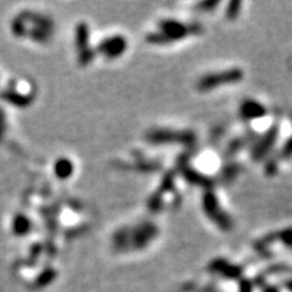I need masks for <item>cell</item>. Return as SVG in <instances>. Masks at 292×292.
Here are the masks:
<instances>
[{"instance_id":"6da1fadb","label":"cell","mask_w":292,"mask_h":292,"mask_svg":"<svg viewBox=\"0 0 292 292\" xmlns=\"http://www.w3.org/2000/svg\"><path fill=\"white\" fill-rule=\"evenodd\" d=\"M196 26H184L179 22L166 21L161 25V33L150 36V42L152 43H167L169 41H177L183 37L190 35V33H196Z\"/></svg>"},{"instance_id":"7a4b0ae2","label":"cell","mask_w":292,"mask_h":292,"mask_svg":"<svg viewBox=\"0 0 292 292\" xmlns=\"http://www.w3.org/2000/svg\"><path fill=\"white\" fill-rule=\"evenodd\" d=\"M242 77V72L239 70H230L225 71V72H219V73H213L211 76H207L203 77L198 82V88L201 90H209L213 89L214 87L220 86V84H226V83H232V82L240 81Z\"/></svg>"},{"instance_id":"3957f363","label":"cell","mask_w":292,"mask_h":292,"mask_svg":"<svg viewBox=\"0 0 292 292\" xmlns=\"http://www.w3.org/2000/svg\"><path fill=\"white\" fill-rule=\"evenodd\" d=\"M124 48H126V42H124V39L121 38V37H116V38H112L111 41L105 43L104 50L107 55L116 56L123 53Z\"/></svg>"},{"instance_id":"277c9868","label":"cell","mask_w":292,"mask_h":292,"mask_svg":"<svg viewBox=\"0 0 292 292\" xmlns=\"http://www.w3.org/2000/svg\"><path fill=\"white\" fill-rule=\"evenodd\" d=\"M242 107H243L242 112L245 113V116H247L248 118H257L258 116L263 113L262 106H259V105H257L256 103H248Z\"/></svg>"}]
</instances>
